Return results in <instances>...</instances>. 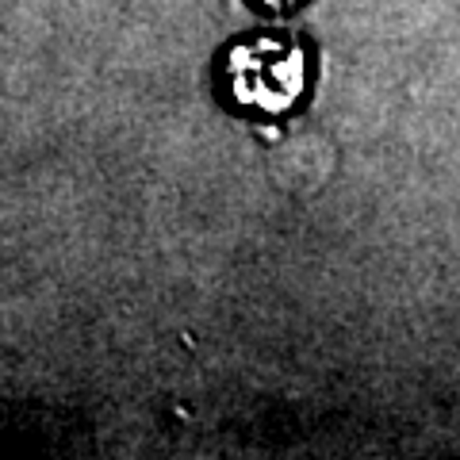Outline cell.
Instances as JSON below:
<instances>
[{"instance_id":"6da1fadb","label":"cell","mask_w":460,"mask_h":460,"mask_svg":"<svg viewBox=\"0 0 460 460\" xmlns=\"http://www.w3.org/2000/svg\"><path fill=\"white\" fill-rule=\"evenodd\" d=\"M307 50L288 35H250L223 58V89L238 108L284 111L304 96Z\"/></svg>"},{"instance_id":"7a4b0ae2","label":"cell","mask_w":460,"mask_h":460,"mask_svg":"<svg viewBox=\"0 0 460 460\" xmlns=\"http://www.w3.org/2000/svg\"><path fill=\"white\" fill-rule=\"evenodd\" d=\"M257 4H265V8H272V12H284V8L299 4V0H257Z\"/></svg>"}]
</instances>
